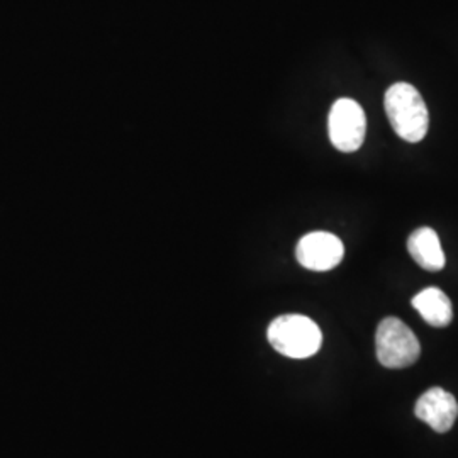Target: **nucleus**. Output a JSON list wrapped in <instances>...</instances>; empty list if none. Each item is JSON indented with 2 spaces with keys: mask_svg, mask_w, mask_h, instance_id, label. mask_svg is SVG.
I'll return each mask as SVG.
<instances>
[{
  "mask_svg": "<svg viewBox=\"0 0 458 458\" xmlns=\"http://www.w3.org/2000/svg\"><path fill=\"white\" fill-rule=\"evenodd\" d=\"M408 250L412 260L429 272L442 270L446 262L440 238L435 229H416L408 240Z\"/></svg>",
  "mask_w": 458,
  "mask_h": 458,
  "instance_id": "obj_7",
  "label": "nucleus"
},
{
  "mask_svg": "<svg viewBox=\"0 0 458 458\" xmlns=\"http://www.w3.org/2000/svg\"><path fill=\"white\" fill-rule=\"evenodd\" d=\"M414 310L421 314L428 325L435 327H448L454 319V308L448 295L438 287H428L412 297Z\"/></svg>",
  "mask_w": 458,
  "mask_h": 458,
  "instance_id": "obj_8",
  "label": "nucleus"
},
{
  "mask_svg": "<svg viewBox=\"0 0 458 458\" xmlns=\"http://www.w3.org/2000/svg\"><path fill=\"white\" fill-rule=\"evenodd\" d=\"M367 117L359 102L340 98L333 104L327 117V134L333 147L344 153H353L363 145Z\"/></svg>",
  "mask_w": 458,
  "mask_h": 458,
  "instance_id": "obj_4",
  "label": "nucleus"
},
{
  "mask_svg": "<svg viewBox=\"0 0 458 458\" xmlns=\"http://www.w3.org/2000/svg\"><path fill=\"white\" fill-rule=\"evenodd\" d=\"M414 412L421 421L431 426L437 433H446L457 421V399L454 394L445 389L431 387L418 399Z\"/></svg>",
  "mask_w": 458,
  "mask_h": 458,
  "instance_id": "obj_6",
  "label": "nucleus"
},
{
  "mask_svg": "<svg viewBox=\"0 0 458 458\" xmlns=\"http://www.w3.org/2000/svg\"><path fill=\"white\" fill-rule=\"evenodd\" d=\"M268 342L280 355L289 359H310L323 344L319 327L306 316L285 314L274 319L267 331Z\"/></svg>",
  "mask_w": 458,
  "mask_h": 458,
  "instance_id": "obj_2",
  "label": "nucleus"
},
{
  "mask_svg": "<svg viewBox=\"0 0 458 458\" xmlns=\"http://www.w3.org/2000/svg\"><path fill=\"white\" fill-rule=\"evenodd\" d=\"M386 113L394 131L408 143H420L429 128L425 100L411 83H394L386 92Z\"/></svg>",
  "mask_w": 458,
  "mask_h": 458,
  "instance_id": "obj_1",
  "label": "nucleus"
},
{
  "mask_svg": "<svg viewBox=\"0 0 458 458\" xmlns=\"http://www.w3.org/2000/svg\"><path fill=\"white\" fill-rule=\"evenodd\" d=\"M376 353L386 369H406L420 359L421 344L408 325L386 318L377 327Z\"/></svg>",
  "mask_w": 458,
  "mask_h": 458,
  "instance_id": "obj_3",
  "label": "nucleus"
},
{
  "mask_svg": "<svg viewBox=\"0 0 458 458\" xmlns=\"http://www.w3.org/2000/svg\"><path fill=\"white\" fill-rule=\"evenodd\" d=\"M342 240L327 231H314L301 238L295 248L297 262L314 272H327L344 260Z\"/></svg>",
  "mask_w": 458,
  "mask_h": 458,
  "instance_id": "obj_5",
  "label": "nucleus"
}]
</instances>
